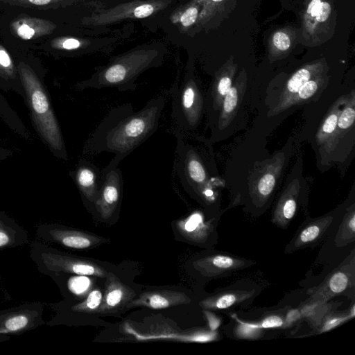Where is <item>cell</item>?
I'll return each mask as SVG.
<instances>
[{"mask_svg":"<svg viewBox=\"0 0 355 355\" xmlns=\"http://www.w3.org/2000/svg\"><path fill=\"white\" fill-rule=\"evenodd\" d=\"M27 232L12 218L0 211V250L26 244Z\"/></svg>","mask_w":355,"mask_h":355,"instance_id":"cell-21","label":"cell"},{"mask_svg":"<svg viewBox=\"0 0 355 355\" xmlns=\"http://www.w3.org/2000/svg\"><path fill=\"white\" fill-rule=\"evenodd\" d=\"M105 279L103 301L98 313H114L126 308L136 294L113 273L108 272Z\"/></svg>","mask_w":355,"mask_h":355,"instance_id":"cell-13","label":"cell"},{"mask_svg":"<svg viewBox=\"0 0 355 355\" xmlns=\"http://www.w3.org/2000/svg\"><path fill=\"white\" fill-rule=\"evenodd\" d=\"M354 305L352 306V309L348 313H344L343 315H334L333 316L329 315L325 318L324 322L322 323L320 329V333L328 331L340 325L347 320L354 318Z\"/></svg>","mask_w":355,"mask_h":355,"instance_id":"cell-29","label":"cell"},{"mask_svg":"<svg viewBox=\"0 0 355 355\" xmlns=\"http://www.w3.org/2000/svg\"><path fill=\"white\" fill-rule=\"evenodd\" d=\"M205 314L209 322L211 331H216L221 324V320L215 314L209 311L207 309L204 310Z\"/></svg>","mask_w":355,"mask_h":355,"instance_id":"cell-35","label":"cell"},{"mask_svg":"<svg viewBox=\"0 0 355 355\" xmlns=\"http://www.w3.org/2000/svg\"><path fill=\"white\" fill-rule=\"evenodd\" d=\"M333 219L332 216H327L307 223L297 232L288 245V250H296L316 245L326 234Z\"/></svg>","mask_w":355,"mask_h":355,"instance_id":"cell-17","label":"cell"},{"mask_svg":"<svg viewBox=\"0 0 355 355\" xmlns=\"http://www.w3.org/2000/svg\"><path fill=\"white\" fill-rule=\"evenodd\" d=\"M163 54L155 49L141 48L131 51L112 60L107 65L99 68L91 78L78 82V90L87 88L116 87L119 92L135 91L138 76L146 70L159 67Z\"/></svg>","mask_w":355,"mask_h":355,"instance_id":"cell-4","label":"cell"},{"mask_svg":"<svg viewBox=\"0 0 355 355\" xmlns=\"http://www.w3.org/2000/svg\"><path fill=\"white\" fill-rule=\"evenodd\" d=\"M311 77V73L306 69H301L295 72L288 80L286 92L288 94H296L300 88Z\"/></svg>","mask_w":355,"mask_h":355,"instance_id":"cell-28","label":"cell"},{"mask_svg":"<svg viewBox=\"0 0 355 355\" xmlns=\"http://www.w3.org/2000/svg\"><path fill=\"white\" fill-rule=\"evenodd\" d=\"M30 256L38 270L49 276L64 273L105 278L109 272L92 260L60 252L40 241L32 243Z\"/></svg>","mask_w":355,"mask_h":355,"instance_id":"cell-6","label":"cell"},{"mask_svg":"<svg viewBox=\"0 0 355 355\" xmlns=\"http://www.w3.org/2000/svg\"><path fill=\"white\" fill-rule=\"evenodd\" d=\"M12 152L6 149L0 148V161L5 159L8 155H10Z\"/></svg>","mask_w":355,"mask_h":355,"instance_id":"cell-38","label":"cell"},{"mask_svg":"<svg viewBox=\"0 0 355 355\" xmlns=\"http://www.w3.org/2000/svg\"><path fill=\"white\" fill-rule=\"evenodd\" d=\"M302 317L300 310L292 309L288 311L286 317L284 318L285 326L289 325L294 322L297 321Z\"/></svg>","mask_w":355,"mask_h":355,"instance_id":"cell-36","label":"cell"},{"mask_svg":"<svg viewBox=\"0 0 355 355\" xmlns=\"http://www.w3.org/2000/svg\"><path fill=\"white\" fill-rule=\"evenodd\" d=\"M320 0H312L308 6L307 12L311 14L312 16L315 17L320 8Z\"/></svg>","mask_w":355,"mask_h":355,"instance_id":"cell-37","label":"cell"},{"mask_svg":"<svg viewBox=\"0 0 355 355\" xmlns=\"http://www.w3.org/2000/svg\"><path fill=\"white\" fill-rule=\"evenodd\" d=\"M166 101L164 96H155L137 112L130 103L112 107L89 136L83 154L114 153L113 159L103 169L117 167L157 131Z\"/></svg>","mask_w":355,"mask_h":355,"instance_id":"cell-1","label":"cell"},{"mask_svg":"<svg viewBox=\"0 0 355 355\" xmlns=\"http://www.w3.org/2000/svg\"><path fill=\"white\" fill-rule=\"evenodd\" d=\"M12 49L34 128L51 153L67 160L62 134L43 83L44 69L42 62L31 51Z\"/></svg>","mask_w":355,"mask_h":355,"instance_id":"cell-2","label":"cell"},{"mask_svg":"<svg viewBox=\"0 0 355 355\" xmlns=\"http://www.w3.org/2000/svg\"><path fill=\"white\" fill-rule=\"evenodd\" d=\"M37 236L44 243H53L73 250H88L110 240L92 233L58 224H43L37 227Z\"/></svg>","mask_w":355,"mask_h":355,"instance_id":"cell-9","label":"cell"},{"mask_svg":"<svg viewBox=\"0 0 355 355\" xmlns=\"http://www.w3.org/2000/svg\"><path fill=\"white\" fill-rule=\"evenodd\" d=\"M175 1V0H136L98 11L90 17H67L62 21L76 28L78 25L103 26L123 19H143L164 11Z\"/></svg>","mask_w":355,"mask_h":355,"instance_id":"cell-8","label":"cell"},{"mask_svg":"<svg viewBox=\"0 0 355 355\" xmlns=\"http://www.w3.org/2000/svg\"><path fill=\"white\" fill-rule=\"evenodd\" d=\"M248 261L226 254H214L194 261L193 268L205 277H217L241 269Z\"/></svg>","mask_w":355,"mask_h":355,"instance_id":"cell-16","label":"cell"},{"mask_svg":"<svg viewBox=\"0 0 355 355\" xmlns=\"http://www.w3.org/2000/svg\"><path fill=\"white\" fill-rule=\"evenodd\" d=\"M81 0H0V11L47 10L74 5Z\"/></svg>","mask_w":355,"mask_h":355,"instance_id":"cell-22","label":"cell"},{"mask_svg":"<svg viewBox=\"0 0 355 355\" xmlns=\"http://www.w3.org/2000/svg\"><path fill=\"white\" fill-rule=\"evenodd\" d=\"M176 226L182 236L196 243L204 242L211 232V225L205 222L198 212H193L188 217L178 220Z\"/></svg>","mask_w":355,"mask_h":355,"instance_id":"cell-19","label":"cell"},{"mask_svg":"<svg viewBox=\"0 0 355 355\" xmlns=\"http://www.w3.org/2000/svg\"><path fill=\"white\" fill-rule=\"evenodd\" d=\"M176 137L174 167L180 182L188 192L207 205L214 200L208 169L202 153L179 132Z\"/></svg>","mask_w":355,"mask_h":355,"instance_id":"cell-5","label":"cell"},{"mask_svg":"<svg viewBox=\"0 0 355 355\" xmlns=\"http://www.w3.org/2000/svg\"><path fill=\"white\" fill-rule=\"evenodd\" d=\"M99 193L93 203L96 212L103 220H107L119 207L123 194V180L122 173L118 167L105 171Z\"/></svg>","mask_w":355,"mask_h":355,"instance_id":"cell-11","label":"cell"},{"mask_svg":"<svg viewBox=\"0 0 355 355\" xmlns=\"http://www.w3.org/2000/svg\"><path fill=\"white\" fill-rule=\"evenodd\" d=\"M0 87L14 89L25 97L12 49L2 40H0Z\"/></svg>","mask_w":355,"mask_h":355,"instance_id":"cell-18","label":"cell"},{"mask_svg":"<svg viewBox=\"0 0 355 355\" xmlns=\"http://www.w3.org/2000/svg\"><path fill=\"white\" fill-rule=\"evenodd\" d=\"M211 1H213V2H218V1H220L222 0H211Z\"/></svg>","mask_w":355,"mask_h":355,"instance_id":"cell-40","label":"cell"},{"mask_svg":"<svg viewBox=\"0 0 355 355\" xmlns=\"http://www.w3.org/2000/svg\"><path fill=\"white\" fill-rule=\"evenodd\" d=\"M331 13V6L327 2H321L320 8L317 14L316 19L320 22L326 21Z\"/></svg>","mask_w":355,"mask_h":355,"instance_id":"cell-34","label":"cell"},{"mask_svg":"<svg viewBox=\"0 0 355 355\" xmlns=\"http://www.w3.org/2000/svg\"><path fill=\"white\" fill-rule=\"evenodd\" d=\"M71 176L82 198L93 205L103 180L101 170L89 160L83 158L71 173Z\"/></svg>","mask_w":355,"mask_h":355,"instance_id":"cell-14","label":"cell"},{"mask_svg":"<svg viewBox=\"0 0 355 355\" xmlns=\"http://www.w3.org/2000/svg\"><path fill=\"white\" fill-rule=\"evenodd\" d=\"M199 15V8L194 2L178 7L171 15V21L182 30L194 24Z\"/></svg>","mask_w":355,"mask_h":355,"instance_id":"cell-24","label":"cell"},{"mask_svg":"<svg viewBox=\"0 0 355 355\" xmlns=\"http://www.w3.org/2000/svg\"><path fill=\"white\" fill-rule=\"evenodd\" d=\"M336 239L338 244H347L354 240L355 212L354 209L346 214Z\"/></svg>","mask_w":355,"mask_h":355,"instance_id":"cell-27","label":"cell"},{"mask_svg":"<svg viewBox=\"0 0 355 355\" xmlns=\"http://www.w3.org/2000/svg\"><path fill=\"white\" fill-rule=\"evenodd\" d=\"M10 339V337L7 335H1L0 334V342L6 341Z\"/></svg>","mask_w":355,"mask_h":355,"instance_id":"cell-39","label":"cell"},{"mask_svg":"<svg viewBox=\"0 0 355 355\" xmlns=\"http://www.w3.org/2000/svg\"><path fill=\"white\" fill-rule=\"evenodd\" d=\"M275 185V178L272 173L264 175L259 180L257 186L258 192L262 197L271 194Z\"/></svg>","mask_w":355,"mask_h":355,"instance_id":"cell-31","label":"cell"},{"mask_svg":"<svg viewBox=\"0 0 355 355\" xmlns=\"http://www.w3.org/2000/svg\"><path fill=\"white\" fill-rule=\"evenodd\" d=\"M252 295V292L244 291L223 292L202 300L199 305L207 310L225 309L248 299Z\"/></svg>","mask_w":355,"mask_h":355,"instance_id":"cell-23","label":"cell"},{"mask_svg":"<svg viewBox=\"0 0 355 355\" xmlns=\"http://www.w3.org/2000/svg\"><path fill=\"white\" fill-rule=\"evenodd\" d=\"M273 44L279 50H287L291 44L288 36L283 32H277L273 36Z\"/></svg>","mask_w":355,"mask_h":355,"instance_id":"cell-33","label":"cell"},{"mask_svg":"<svg viewBox=\"0 0 355 355\" xmlns=\"http://www.w3.org/2000/svg\"><path fill=\"white\" fill-rule=\"evenodd\" d=\"M343 103V101H338L323 121L317 134V139L320 143L324 142L333 135L342 111L340 106Z\"/></svg>","mask_w":355,"mask_h":355,"instance_id":"cell-26","label":"cell"},{"mask_svg":"<svg viewBox=\"0 0 355 355\" xmlns=\"http://www.w3.org/2000/svg\"><path fill=\"white\" fill-rule=\"evenodd\" d=\"M44 311V305L40 303H26L0 311V334H21L42 325Z\"/></svg>","mask_w":355,"mask_h":355,"instance_id":"cell-10","label":"cell"},{"mask_svg":"<svg viewBox=\"0 0 355 355\" xmlns=\"http://www.w3.org/2000/svg\"><path fill=\"white\" fill-rule=\"evenodd\" d=\"M103 293L98 288L89 291L85 299L72 305L70 310L75 313H98L103 301Z\"/></svg>","mask_w":355,"mask_h":355,"instance_id":"cell-25","label":"cell"},{"mask_svg":"<svg viewBox=\"0 0 355 355\" xmlns=\"http://www.w3.org/2000/svg\"><path fill=\"white\" fill-rule=\"evenodd\" d=\"M238 101V89L235 87H232L223 99L220 119H223L225 116H227L233 112L236 107Z\"/></svg>","mask_w":355,"mask_h":355,"instance_id":"cell-30","label":"cell"},{"mask_svg":"<svg viewBox=\"0 0 355 355\" xmlns=\"http://www.w3.org/2000/svg\"><path fill=\"white\" fill-rule=\"evenodd\" d=\"M76 31L45 10H11L0 15L1 40L15 50L31 51L53 35Z\"/></svg>","mask_w":355,"mask_h":355,"instance_id":"cell-3","label":"cell"},{"mask_svg":"<svg viewBox=\"0 0 355 355\" xmlns=\"http://www.w3.org/2000/svg\"><path fill=\"white\" fill-rule=\"evenodd\" d=\"M192 68L187 67L180 86L171 90V118L175 130L182 135L191 133L198 126L204 110V97Z\"/></svg>","mask_w":355,"mask_h":355,"instance_id":"cell-7","label":"cell"},{"mask_svg":"<svg viewBox=\"0 0 355 355\" xmlns=\"http://www.w3.org/2000/svg\"><path fill=\"white\" fill-rule=\"evenodd\" d=\"M354 286V259L331 272L316 288L311 291L313 300L325 302L335 295L344 293Z\"/></svg>","mask_w":355,"mask_h":355,"instance_id":"cell-12","label":"cell"},{"mask_svg":"<svg viewBox=\"0 0 355 355\" xmlns=\"http://www.w3.org/2000/svg\"><path fill=\"white\" fill-rule=\"evenodd\" d=\"M190 297L183 292L171 290H154L141 293L126 308L144 306L151 309H163L188 304Z\"/></svg>","mask_w":355,"mask_h":355,"instance_id":"cell-15","label":"cell"},{"mask_svg":"<svg viewBox=\"0 0 355 355\" xmlns=\"http://www.w3.org/2000/svg\"><path fill=\"white\" fill-rule=\"evenodd\" d=\"M232 317L236 321V334L239 338L250 339L257 338L263 332V329L279 328L285 326L284 318L279 315H268L259 322H247L239 320L235 315Z\"/></svg>","mask_w":355,"mask_h":355,"instance_id":"cell-20","label":"cell"},{"mask_svg":"<svg viewBox=\"0 0 355 355\" xmlns=\"http://www.w3.org/2000/svg\"><path fill=\"white\" fill-rule=\"evenodd\" d=\"M318 82L313 80L306 81L296 93L297 100H305L311 97L318 90Z\"/></svg>","mask_w":355,"mask_h":355,"instance_id":"cell-32","label":"cell"}]
</instances>
